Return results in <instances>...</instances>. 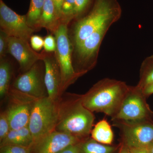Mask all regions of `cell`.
Returning <instances> with one entry per match:
<instances>
[{
	"label": "cell",
	"mask_w": 153,
	"mask_h": 153,
	"mask_svg": "<svg viewBox=\"0 0 153 153\" xmlns=\"http://www.w3.org/2000/svg\"><path fill=\"white\" fill-rule=\"evenodd\" d=\"M1 30L10 37L22 38L29 41L35 30L27 22L26 15H19L0 0Z\"/></svg>",
	"instance_id": "8fae6325"
},
{
	"label": "cell",
	"mask_w": 153,
	"mask_h": 153,
	"mask_svg": "<svg viewBox=\"0 0 153 153\" xmlns=\"http://www.w3.org/2000/svg\"><path fill=\"white\" fill-rule=\"evenodd\" d=\"M146 97L137 85L129 89L112 121H137L153 119V112L146 101Z\"/></svg>",
	"instance_id": "52a82bcc"
},
{
	"label": "cell",
	"mask_w": 153,
	"mask_h": 153,
	"mask_svg": "<svg viewBox=\"0 0 153 153\" xmlns=\"http://www.w3.org/2000/svg\"><path fill=\"white\" fill-rule=\"evenodd\" d=\"M45 65V82L48 97L53 101H58L61 96V74L55 52L42 51Z\"/></svg>",
	"instance_id": "5bb4252c"
},
{
	"label": "cell",
	"mask_w": 153,
	"mask_h": 153,
	"mask_svg": "<svg viewBox=\"0 0 153 153\" xmlns=\"http://www.w3.org/2000/svg\"><path fill=\"white\" fill-rule=\"evenodd\" d=\"M122 10L117 0H95L90 12L68 28L72 50L110 18H120Z\"/></svg>",
	"instance_id": "3957f363"
},
{
	"label": "cell",
	"mask_w": 153,
	"mask_h": 153,
	"mask_svg": "<svg viewBox=\"0 0 153 153\" xmlns=\"http://www.w3.org/2000/svg\"><path fill=\"white\" fill-rule=\"evenodd\" d=\"M57 120V101L48 97L36 100L28 126L34 142L55 130Z\"/></svg>",
	"instance_id": "5b68a950"
},
{
	"label": "cell",
	"mask_w": 153,
	"mask_h": 153,
	"mask_svg": "<svg viewBox=\"0 0 153 153\" xmlns=\"http://www.w3.org/2000/svg\"><path fill=\"white\" fill-rule=\"evenodd\" d=\"M45 0H31L30 8L26 15L27 22L35 31L38 30V26L41 18Z\"/></svg>",
	"instance_id": "44dd1931"
},
{
	"label": "cell",
	"mask_w": 153,
	"mask_h": 153,
	"mask_svg": "<svg viewBox=\"0 0 153 153\" xmlns=\"http://www.w3.org/2000/svg\"><path fill=\"white\" fill-rule=\"evenodd\" d=\"M129 88L130 85L123 81L103 78L82 94V103L91 112L102 113L113 117Z\"/></svg>",
	"instance_id": "7a4b0ae2"
},
{
	"label": "cell",
	"mask_w": 153,
	"mask_h": 153,
	"mask_svg": "<svg viewBox=\"0 0 153 153\" xmlns=\"http://www.w3.org/2000/svg\"><path fill=\"white\" fill-rule=\"evenodd\" d=\"M69 24L67 22H61L54 35L57 42L55 55L61 71L62 95L70 85L80 77L73 68L72 46L68 36Z\"/></svg>",
	"instance_id": "8992f818"
},
{
	"label": "cell",
	"mask_w": 153,
	"mask_h": 153,
	"mask_svg": "<svg viewBox=\"0 0 153 153\" xmlns=\"http://www.w3.org/2000/svg\"><path fill=\"white\" fill-rule=\"evenodd\" d=\"M94 120L93 112L83 105L82 94L64 93L57 101L55 130L83 140L90 136Z\"/></svg>",
	"instance_id": "6da1fadb"
},
{
	"label": "cell",
	"mask_w": 153,
	"mask_h": 153,
	"mask_svg": "<svg viewBox=\"0 0 153 153\" xmlns=\"http://www.w3.org/2000/svg\"><path fill=\"white\" fill-rule=\"evenodd\" d=\"M143 94L147 97L153 94V83L146 86L141 89Z\"/></svg>",
	"instance_id": "1f68e13d"
},
{
	"label": "cell",
	"mask_w": 153,
	"mask_h": 153,
	"mask_svg": "<svg viewBox=\"0 0 153 153\" xmlns=\"http://www.w3.org/2000/svg\"><path fill=\"white\" fill-rule=\"evenodd\" d=\"M61 22L56 13L52 0H45L43 10L38 26V30L41 28L47 29L54 35Z\"/></svg>",
	"instance_id": "9a60e30c"
},
{
	"label": "cell",
	"mask_w": 153,
	"mask_h": 153,
	"mask_svg": "<svg viewBox=\"0 0 153 153\" xmlns=\"http://www.w3.org/2000/svg\"><path fill=\"white\" fill-rule=\"evenodd\" d=\"M91 137L100 143L111 145L113 141L114 133L111 126L105 119L99 121L91 133Z\"/></svg>",
	"instance_id": "e0dca14e"
},
{
	"label": "cell",
	"mask_w": 153,
	"mask_h": 153,
	"mask_svg": "<svg viewBox=\"0 0 153 153\" xmlns=\"http://www.w3.org/2000/svg\"><path fill=\"white\" fill-rule=\"evenodd\" d=\"M8 53L19 63L22 73L27 71L38 61L43 59L42 52L35 51L29 41L16 37H9Z\"/></svg>",
	"instance_id": "4fadbf2b"
},
{
	"label": "cell",
	"mask_w": 153,
	"mask_h": 153,
	"mask_svg": "<svg viewBox=\"0 0 153 153\" xmlns=\"http://www.w3.org/2000/svg\"><path fill=\"white\" fill-rule=\"evenodd\" d=\"M33 143V136L27 126L18 129L11 130L7 135L0 142V146L5 145H16L30 149Z\"/></svg>",
	"instance_id": "2e32d148"
},
{
	"label": "cell",
	"mask_w": 153,
	"mask_h": 153,
	"mask_svg": "<svg viewBox=\"0 0 153 153\" xmlns=\"http://www.w3.org/2000/svg\"><path fill=\"white\" fill-rule=\"evenodd\" d=\"M79 143L68 146L57 153H79Z\"/></svg>",
	"instance_id": "f1b7e54d"
},
{
	"label": "cell",
	"mask_w": 153,
	"mask_h": 153,
	"mask_svg": "<svg viewBox=\"0 0 153 153\" xmlns=\"http://www.w3.org/2000/svg\"><path fill=\"white\" fill-rule=\"evenodd\" d=\"M4 111L10 122L11 130L18 129L28 125L33 106L37 99L20 92L11 87Z\"/></svg>",
	"instance_id": "9c48e42d"
},
{
	"label": "cell",
	"mask_w": 153,
	"mask_h": 153,
	"mask_svg": "<svg viewBox=\"0 0 153 153\" xmlns=\"http://www.w3.org/2000/svg\"><path fill=\"white\" fill-rule=\"evenodd\" d=\"M44 50L46 52H55L57 49V42L55 36L49 34L44 38Z\"/></svg>",
	"instance_id": "484cf974"
},
{
	"label": "cell",
	"mask_w": 153,
	"mask_h": 153,
	"mask_svg": "<svg viewBox=\"0 0 153 153\" xmlns=\"http://www.w3.org/2000/svg\"><path fill=\"white\" fill-rule=\"evenodd\" d=\"M153 83V55L145 58L141 65L140 79L137 84L140 89Z\"/></svg>",
	"instance_id": "ffe728a7"
},
{
	"label": "cell",
	"mask_w": 153,
	"mask_h": 153,
	"mask_svg": "<svg viewBox=\"0 0 153 153\" xmlns=\"http://www.w3.org/2000/svg\"><path fill=\"white\" fill-rule=\"evenodd\" d=\"M13 67L6 57L0 59V98L7 99L10 89L13 75Z\"/></svg>",
	"instance_id": "ac0fdd59"
},
{
	"label": "cell",
	"mask_w": 153,
	"mask_h": 153,
	"mask_svg": "<svg viewBox=\"0 0 153 153\" xmlns=\"http://www.w3.org/2000/svg\"><path fill=\"white\" fill-rule=\"evenodd\" d=\"M90 0H75V18H78L89 4Z\"/></svg>",
	"instance_id": "83f0119b"
},
{
	"label": "cell",
	"mask_w": 153,
	"mask_h": 153,
	"mask_svg": "<svg viewBox=\"0 0 153 153\" xmlns=\"http://www.w3.org/2000/svg\"><path fill=\"white\" fill-rule=\"evenodd\" d=\"M128 153H150L147 147L128 148Z\"/></svg>",
	"instance_id": "4dcf8cb0"
},
{
	"label": "cell",
	"mask_w": 153,
	"mask_h": 153,
	"mask_svg": "<svg viewBox=\"0 0 153 153\" xmlns=\"http://www.w3.org/2000/svg\"><path fill=\"white\" fill-rule=\"evenodd\" d=\"M82 140L69 134L55 130L34 142L30 148L31 153H57Z\"/></svg>",
	"instance_id": "7c38bea8"
},
{
	"label": "cell",
	"mask_w": 153,
	"mask_h": 153,
	"mask_svg": "<svg viewBox=\"0 0 153 153\" xmlns=\"http://www.w3.org/2000/svg\"><path fill=\"white\" fill-rule=\"evenodd\" d=\"M30 45L35 51H41L44 48V39L38 35H33L30 39Z\"/></svg>",
	"instance_id": "4316f807"
},
{
	"label": "cell",
	"mask_w": 153,
	"mask_h": 153,
	"mask_svg": "<svg viewBox=\"0 0 153 153\" xmlns=\"http://www.w3.org/2000/svg\"><path fill=\"white\" fill-rule=\"evenodd\" d=\"M150 153H153V142L147 147Z\"/></svg>",
	"instance_id": "836d02e7"
},
{
	"label": "cell",
	"mask_w": 153,
	"mask_h": 153,
	"mask_svg": "<svg viewBox=\"0 0 153 153\" xmlns=\"http://www.w3.org/2000/svg\"><path fill=\"white\" fill-rule=\"evenodd\" d=\"M118 153H128V149L126 146L122 143Z\"/></svg>",
	"instance_id": "d6a6232c"
},
{
	"label": "cell",
	"mask_w": 153,
	"mask_h": 153,
	"mask_svg": "<svg viewBox=\"0 0 153 153\" xmlns=\"http://www.w3.org/2000/svg\"><path fill=\"white\" fill-rule=\"evenodd\" d=\"M9 37L4 32L0 31V59L6 57L8 53Z\"/></svg>",
	"instance_id": "d4e9b609"
},
{
	"label": "cell",
	"mask_w": 153,
	"mask_h": 153,
	"mask_svg": "<svg viewBox=\"0 0 153 153\" xmlns=\"http://www.w3.org/2000/svg\"><path fill=\"white\" fill-rule=\"evenodd\" d=\"M112 122L120 131L123 144L127 148L148 147L153 142V119Z\"/></svg>",
	"instance_id": "ba28073f"
},
{
	"label": "cell",
	"mask_w": 153,
	"mask_h": 153,
	"mask_svg": "<svg viewBox=\"0 0 153 153\" xmlns=\"http://www.w3.org/2000/svg\"><path fill=\"white\" fill-rule=\"evenodd\" d=\"M0 153H31L30 148L16 145H5L0 146Z\"/></svg>",
	"instance_id": "cb8c5ba5"
},
{
	"label": "cell",
	"mask_w": 153,
	"mask_h": 153,
	"mask_svg": "<svg viewBox=\"0 0 153 153\" xmlns=\"http://www.w3.org/2000/svg\"><path fill=\"white\" fill-rule=\"evenodd\" d=\"M11 87L37 99L48 97L43 60H39L27 71L19 75Z\"/></svg>",
	"instance_id": "30bf717a"
},
{
	"label": "cell",
	"mask_w": 153,
	"mask_h": 153,
	"mask_svg": "<svg viewBox=\"0 0 153 153\" xmlns=\"http://www.w3.org/2000/svg\"><path fill=\"white\" fill-rule=\"evenodd\" d=\"M120 19L113 17L107 20L72 50L73 68L80 77L95 67L100 48L105 36L111 27Z\"/></svg>",
	"instance_id": "277c9868"
},
{
	"label": "cell",
	"mask_w": 153,
	"mask_h": 153,
	"mask_svg": "<svg viewBox=\"0 0 153 153\" xmlns=\"http://www.w3.org/2000/svg\"><path fill=\"white\" fill-rule=\"evenodd\" d=\"M75 0H64L62 8L61 22H70L75 18Z\"/></svg>",
	"instance_id": "7402d4cb"
},
{
	"label": "cell",
	"mask_w": 153,
	"mask_h": 153,
	"mask_svg": "<svg viewBox=\"0 0 153 153\" xmlns=\"http://www.w3.org/2000/svg\"><path fill=\"white\" fill-rule=\"evenodd\" d=\"M55 6L56 13L59 18H62V8L64 0H52Z\"/></svg>",
	"instance_id": "f546056e"
},
{
	"label": "cell",
	"mask_w": 153,
	"mask_h": 153,
	"mask_svg": "<svg viewBox=\"0 0 153 153\" xmlns=\"http://www.w3.org/2000/svg\"><path fill=\"white\" fill-rule=\"evenodd\" d=\"M10 130V122L5 111H1L0 114V142L6 137Z\"/></svg>",
	"instance_id": "603a6c76"
},
{
	"label": "cell",
	"mask_w": 153,
	"mask_h": 153,
	"mask_svg": "<svg viewBox=\"0 0 153 153\" xmlns=\"http://www.w3.org/2000/svg\"><path fill=\"white\" fill-rule=\"evenodd\" d=\"M79 153H114L117 147L103 144L89 137L79 143Z\"/></svg>",
	"instance_id": "d6986e66"
}]
</instances>
